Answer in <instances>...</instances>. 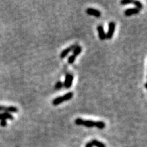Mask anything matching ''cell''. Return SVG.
I'll use <instances>...</instances> for the list:
<instances>
[{"instance_id": "cell-18", "label": "cell", "mask_w": 147, "mask_h": 147, "mask_svg": "<svg viewBox=\"0 0 147 147\" xmlns=\"http://www.w3.org/2000/svg\"><path fill=\"white\" fill-rule=\"evenodd\" d=\"M75 60H76V57L74 56V55H71V56L69 57L68 59H67V62H68L69 64H72L74 63Z\"/></svg>"}, {"instance_id": "cell-13", "label": "cell", "mask_w": 147, "mask_h": 147, "mask_svg": "<svg viewBox=\"0 0 147 147\" xmlns=\"http://www.w3.org/2000/svg\"><path fill=\"white\" fill-rule=\"evenodd\" d=\"M73 96H74L73 92H69V93H66L65 95H64L63 96L64 102H67V101L71 100V98H72Z\"/></svg>"}, {"instance_id": "cell-20", "label": "cell", "mask_w": 147, "mask_h": 147, "mask_svg": "<svg viewBox=\"0 0 147 147\" xmlns=\"http://www.w3.org/2000/svg\"><path fill=\"white\" fill-rule=\"evenodd\" d=\"M7 125V121H0V125L1 127H5Z\"/></svg>"}, {"instance_id": "cell-14", "label": "cell", "mask_w": 147, "mask_h": 147, "mask_svg": "<svg viewBox=\"0 0 147 147\" xmlns=\"http://www.w3.org/2000/svg\"><path fill=\"white\" fill-rule=\"evenodd\" d=\"M95 127L100 129H104L106 127V123L103 121H96L95 122Z\"/></svg>"}, {"instance_id": "cell-21", "label": "cell", "mask_w": 147, "mask_h": 147, "mask_svg": "<svg viewBox=\"0 0 147 147\" xmlns=\"http://www.w3.org/2000/svg\"><path fill=\"white\" fill-rule=\"evenodd\" d=\"M85 147H93V145L91 144V142H88L86 144V146Z\"/></svg>"}, {"instance_id": "cell-2", "label": "cell", "mask_w": 147, "mask_h": 147, "mask_svg": "<svg viewBox=\"0 0 147 147\" xmlns=\"http://www.w3.org/2000/svg\"><path fill=\"white\" fill-rule=\"evenodd\" d=\"M74 80V75L71 74H67L65 76V81H64V87H65L66 89H69L71 87L73 83Z\"/></svg>"}, {"instance_id": "cell-9", "label": "cell", "mask_w": 147, "mask_h": 147, "mask_svg": "<svg viewBox=\"0 0 147 147\" xmlns=\"http://www.w3.org/2000/svg\"><path fill=\"white\" fill-rule=\"evenodd\" d=\"M83 125L88 128L93 127H95V121L92 120H84Z\"/></svg>"}, {"instance_id": "cell-22", "label": "cell", "mask_w": 147, "mask_h": 147, "mask_svg": "<svg viewBox=\"0 0 147 147\" xmlns=\"http://www.w3.org/2000/svg\"><path fill=\"white\" fill-rule=\"evenodd\" d=\"M144 87H145V88H146V83H145V84H144Z\"/></svg>"}, {"instance_id": "cell-5", "label": "cell", "mask_w": 147, "mask_h": 147, "mask_svg": "<svg viewBox=\"0 0 147 147\" xmlns=\"http://www.w3.org/2000/svg\"><path fill=\"white\" fill-rule=\"evenodd\" d=\"M86 13L89 15L91 16H94L95 17H100L101 16V12L100 10H97V9L95 8H89L86 10Z\"/></svg>"}, {"instance_id": "cell-17", "label": "cell", "mask_w": 147, "mask_h": 147, "mask_svg": "<svg viewBox=\"0 0 147 147\" xmlns=\"http://www.w3.org/2000/svg\"><path fill=\"white\" fill-rule=\"evenodd\" d=\"M63 82H62L61 81H58V82H57L56 84H55V89L56 90H60L62 87H63Z\"/></svg>"}, {"instance_id": "cell-10", "label": "cell", "mask_w": 147, "mask_h": 147, "mask_svg": "<svg viewBox=\"0 0 147 147\" xmlns=\"http://www.w3.org/2000/svg\"><path fill=\"white\" fill-rule=\"evenodd\" d=\"M63 102H64V100H63V96H60V97H56L55 99H54V100H53L52 104L53 106H58V105H59V104H61V103H63Z\"/></svg>"}, {"instance_id": "cell-4", "label": "cell", "mask_w": 147, "mask_h": 147, "mask_svg": "<svg viewBox=\"0 0 147 147\" xmlns=\"http://www.w3.org/2000/svg\"><path fill=\"white\" fill-rule=\"evenodd\" d=\"M5 112V113H17L18 108L15 106H4L0 105V112Z\"/></svg>"}, {"instance_id": "cell-7", "label": "cell", "mask_w": 147, "mask_h": 147, "mask_svg": "<svg viewBox=\"0 0 147 147\" xmlns=\"http://www.w3.org/2000/svg\"><path fill=\"white\" fill-rule=\"evenodd\" d=\"M140 11V10H138V9L136 8H129V9H127L126 10H125L124 14L127 16H129L134 15V14H139Z\"/></svg>"}, {"instance_id": "cell-16", "label": "cell", "mask_w": 147, "mask_h": 147, "mask_svg": "<svg viewBox=\"0 0 147 147\" xmlns=\"http://www.w3.org/2000/svg\"><path fill=\"white\" fill-rule=\"evenodd\" d=\"M74 123L75 124L77 125H83L84 119H82L81 118H77L75 119Z\"/></svg>"}, {"instance_id": "cell-15", "label": "cell", "mask_w": 147, "mask_h": 147, "mask_svg": "<svg viewBox=\"0 0 147 147\" xmlns=\"http://www.w3.org/2000/svg\"><path fill=\"white\" fill-rule=\"evenodd\" d=\"M134 5L136 6V8L138 9V10H140L141 9L143 8V5L142 4V3L139 1H133Z\"/></svg>"}, {"instance_id": "cell-19", "label": "cell", "mask_w": 147, "mask_h": 147, "mask_svg": "<svg viewBox=\"0 0 147 147\" xmlns=\"http://www.w3.org/2000/svg\"><path fill=\"white\" fill-rule=\"evenodd\" d=\"M133 0H122V1H121V4L127 5L129 3H133Z\"/></svg>"}, {"instance_id": "cell-3", "label": "cell", "mask_w": 147, "mask_h": 147, "mask_svg": "<svg viewBox=\"0 0 147 147\" xmlns=\"http://www.w3.org/2000/svg\"><path fill=\"white\" fill-rule=\"evenodd\" d=\"M76 46H78V44H77V43L74 44V45H71L70 47L66 48L65 49H64V50H63V51H62L61 53V54H60V58H61V59L65 58V57L67 56V55H68L69 53L71 52V51H73V50L75 49V48H76Z\"/></svg>"}, {"instance_id": "cell-8", "label": "cell", "mask_w": 147, "mask_h": 147, "mask_svg": "<svg viewBox=\"0 0 147 147\" xmlns=\"http://www.w3.org/2000/svg\"><path fill=\"white\" fill-rule=\"evenodd\" d=\"M7 119L13 120L14 119L13 115H11L10 113H5V112H3V113H0V121H6Z\"/></svg>"}, {"instance_id": "cell-11", "label": "cell", "mask_w": 147, "mask_h": 147, "mask_svg": "<svg viewBox=\"0 0 147 147\" xmlns=\"http://www.w3.org/2000/svg\"><path fill=\"white\" fill-rule=\"evenodd\" d=\"M90 142L91 143V144L93 145V146H95L96 147H106V145L104 144V143L100 142V141L97 140H93L91 141Z\"/></svg>"}, {"instance_id": "cell-1", "label": "cell", "mask_w": 147, "mask_h": 147, "mask_svg": "<svg viewBox=\"0 0 147 147\" xmlns=\"http://www.w3.org/2000/svg\"><path fill=\"white\" fill-rule=\"evenodd\" d=\"M115 27H116V23L115 22L112 21L108 24V32L106 34V39L110 40L113 38L114 33L115 31Z\"/></svg>"}, {"instance_id": "cell-12", "label": "cell", "mask_w": 147, "mask_h": 147, "mask_svg": "<svg viewBox=\"0 0 147 147\" xmlns=\"http://www.w3.org/2000/svg\"><path fill=\"white\" fill-rule=\"evenodd\" d=\"M82 52V47L80 46H76V48L73 50V55L76 57L78 55H80V53Z\"/></svg>"}, {"instance_id": "cell-6", "label": "cell", "mask_w": 147, "mask_h": 147, "mask_svg": "<svg viewBox=\"0 0 147 147\" xmlns=\"http://www.w3.org/2000/svg\"><path fill=\"white\" fill-rule=\"evenodd\" d=\"M97 32H98L99 34V38L101 40L104 41V40H106V33L105 31H104V27H103L102 25H98L97 27Z\"/></svg>"}]
</instances>
